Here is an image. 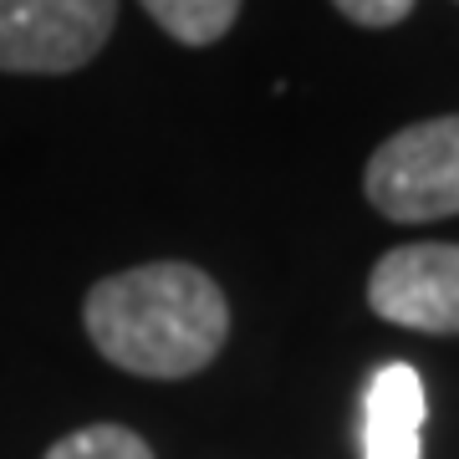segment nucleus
Returning <instances> with one entry per match:
<instances>
[{
	"instance_id": "nucleus-3",
	"label": "nucleus",
	"mask_w": 459,
	"mask_h": 459,
	"mask_svg": "<svg viewBox=\"0 0 459 459\" xmlns=\"http://www.w3.org/2000/svg\"><path fill=\"white\" fill-rule=\"evenodd\" d=\"M117 0H0V72H77L113 36Z\"/></svg>"
},
{
	"instance_id": "nucleus-7",
	"label": "nucleus",
	"mask_w": 459,
	"mask_h": 459,
	"mask_svg": "<svg viewBox=\"0 0 459 459\" xmlns=\"http://www.w3.org/2000/svg\"><path fill=\"white\" fill-rule=\"evenodd\" d=\"M47 459H153V449L123 424H92L66 434L62 444H51Z\"/></svg>"
},
{
	"instance_id": "nucleus-8",
	"label": "nucleus",
	"mask_w": 459,
	"mask_h": 459,
	"mask_svg": "<svg viewBox=\"0 0 459 459\" xmlns=\"http://www.w3.org/2000/svg\"><path fill=\"white\" fill-rule=\"evenodd\" d=\"M332 5L358 26H398L413 11V0H332Z\"/></svg>"
},
{
	"instance_id": "nucleus-6",
	"label": "nucleus",
	"mask_w": 459,
	"mask_h": 459,
	"mask_svg": "<svg viewBox=\"0 0 459 459\" xmlns=\"http://www.w3.org/2000/svg\"><path fill=\"white\" fill-rule=\"evenodd\" d=\"M143 11L184 47H214L235 26L240 0H143Z\"/></svg>"
},
{
	"instance_id": "nucleus-4",
	"label": "nucleus",
	"mask_w": 459,
	"mask_h": 459,
	"mask_svg": "<svg viewBox=\"0 0 459 459\" xmlns=\"http://www.w3.org/2000/svg\"><path fill=\"white\" fill-rule=\"evenodd\" d=\"M368 307L413 332H459V246H398L368 276Z\"/></svg>"
},
{
	"instance_id": "nucleus-2",
	"label": "nucleus",
	"mask_w": 459,
	"mask_h": 459,
	"mask_svg": "<svg viewBox=\"0 0 459 459\" xmlns=\"http://www.w3.org/2000/svg\"><path fill=\"white\" fill-rule=\"evenodd\" d=\"M368 204L398 225H429L459 214V113L429 117L377 143L362 174Z\"/></svg>"
},
{
	"instance_id": "nucleus-1",
	"label": "nucleus",
	"mask_w": 459,
	"mask_h": 459,
	"mask_svg": "<svg viewBox=\"0 0 459 459\" xmlns=\"http://www.w3.org/2000/svg\"><path fill=\"white\" fill-rule=\"evenodd\" d=\"M82 322L98 352L123 373L189 377L220 358L230 337V301L204 271L159 261L98 281Z\"/></svg>"
},
{
	"instance_id": "nucleus-5",
	"label": "nucleus",
	"mask_w": 459,
	"mask_h": 459,
	"mask_svg": "<svg viewBox=\"0 0 459 459\" xmlns=\"http://www.w3.org/2000/svg\"><path fill=\"white\" fill-rule=\"evenodd\" d=\"M424 413V377L409 362H383L362 394V459H419Z\"/></svg>"
}]
</instances>
